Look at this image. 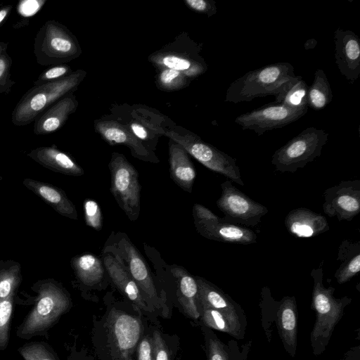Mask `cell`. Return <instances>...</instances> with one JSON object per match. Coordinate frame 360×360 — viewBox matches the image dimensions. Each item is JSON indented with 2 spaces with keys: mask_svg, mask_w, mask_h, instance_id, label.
<instances>
[{
  "mask_svg": "<svg viewBox=\"0 0 360 360\" xmlns=\"http://www.w3.org/2000/svg\"><path fill=\"white\" fill-rule=\"evenodd\" d=\"M295 76L293 66L288 62H278L249 71L230 84L225 101L238 103L259 97L277 96Z\"/></svg>",
  "mask_w": 360,
  "mask_h": 360,
  "instance_id": "obj_1",
  "label": "cell"
},
{
  "mask_svg": "<svg viewBox=\"0 0 360 360\" xmlns=\"http://www.w3.org/2000/svg\"><path fill=\"white\" fill-rule=\"evenodd\" d=\"M86 75L84 70H77L60 80L33 86L22 95L13 110L11 122L22 127L34 122L57 101L73 94Z\"/></svg>",
  "mask_w": 360,
  "mask_h": 360,
  "instance_id": "obj_2",
  "label": "cell"
},
{
  "mask_svg": "<svg viewBox=\"0 0 360 360\" xmlns=\"http://www.w3.org/2000/svg\"><path fill=\"white\" fill-rule=\"evenodd\" d=\"M310 275L314 280L312 304L316 314L311 342L314 353L318 355L325 349L345 307L351 300L347 297L335 298L333 296L335 288L324 287L322 266L313 269Z\"/></svg>",
  "mask_w": 360,
  "mask_h": 360,
  "instance_id": "obj_3",
  "label": "cell"
},
{
  "mask_svg": "<svg viewBox=\"0 0 360 360\" xmlns=\"http://www.w3.org/2000/svg\"><path fill=\"white\" fill-rule=\"evenodd\" d=\"M82 49L76 37L62 23L46 21L39 29L34 41V54L41 66L65 64L78 58Z\"/></svg>",
  "mask_w": 360,
  "mask_h": 360,
  "instance_id": "obj_4",
  "label": "cell"
},
{
  "mask_svg": "<svg viewBox=\"0 0 360 360\" xmlns=\"http://www.w3.org/2000/svg\"><path fill=\"white\" fill-rule=\"evenodd\" d=\"M104 248L112 252L122 262L138 285L150 309L160 308L162 297L159 295L148 263L124 233H112Z\"/></svg>",
  "mask_w": 360,
  "mask_h": 360,
  "instance_id": "obj_5",
  "label": "cell"
},
{
  "mask_svg": "<svg viewBox=\"0 0 360 360\" xmlns=\"http://www.w3.org/2000/svg\"><path fill=\"white\" fill-rule=\"evenodd\" d=\"M165 136L180 144L190 155L209 169L244 186L236 158L204 141L198 135L178 126L168 129Z\"/></svg>",
  "mask_w": 360,
  "mask_h": 360,
  "instance_id": "obj_6",
  "label": "cell"
},
{
  "mask_svg": "<svg viewBox=\"0 0 360 360\" xmlns=\"http://www.w3.org/2000/svg\"><path fill=\"white\" fill-rule=\"evenodd\" d=\"M328 138L323 129L308 127L276 150L271 163L278 172L295 173L321 155Z\"/></svg>",
  "mask_w": 360,
  "mask_h": 360,
  "instance_id": "obj_7",
  "label": "cell"
},
{
  "mask_svg": "<svg viewBox=\"0 0 360 360\" xmlns=\"http://www.w3.org/2000/svg\"><path fill=\"white\" fill-rule=\"evenodd\" d=\"M108 168L112 195L128 219L136 221L141 210L138 172L123 154L117 152L112 153Z\"/></svg>",
  "mask_w": 360,
  "mask_h": 360,
  "instance_id": "obj_8",
  "label": "cell"
},
{
  "mask_svg": "<svg viewBox=\"0 0 360 360\" xmlns=\"http://www.w3.org/2000/svg\"><path fill=\"white\" fill-rule=\"evenodd\" d=\"M221 195L217 201V207L224 213L225 221L242 226H255L268 209L236 188L232 181L221 184Z\"/></svg>",
  "mask_w": 360,
  "mask_h": 360,
  "instance_id": "obj_9",
  "label": "cell"
},
{
  "mask_svg": "<svg viewBox=\"0 0 360 360\" xmlns=\"http://www.w3.org/2000/svg\"><path fill=\"white\" fill-rule=\"evenodd\" d=\"M69 305V297L60 288L50 283L43 285L36 305L21 326L19 333L27 335L44 330L68 309Z\"/></svg>",
  "mask_w": 360,
  "mask_h": 360,
  "instance_id": "obj_10",
  "label": "cell"
},
{
  "mask_svg": "<svg viewBox=\"0 0 360 360\" xmlns=\"http://www.w3.org/2000/svg\"><path fill=\"white\" fill-rule=\"evenodd\" d=\"M307 110L292 108L274 102L240 115L236 117L235 122L243 130H252L261 136L267 131L281 128L299 120Z\"/></svg>",
  "mask_w": 360,
  "mask_h": 360,
  "instance_id": "obj_11",
  "label": "cell"
},
{
  "mask_svg": "<svg viewBox=\"0 0 360 360\" xmlns=\"http://www.w3.org/2000/svg\"><path fill=\"white\" fill-rule=\"evenodd\" d=\"M323 210L330 217L352 221L360 212V180L342 181L326 188Z\"/></svg>",
  "mask_w": 360,
  "mask_h": 360,
  "instance_id": "obj_12",
  "label": "cell"
},
{
  "mask_svg": "<svg viewBox=\"0 0 360 360\" xmlns=\"http://www.w3.org/2000/svg\"><path fill=\"white\" fill-rule=\"evenodd\" d=\"M201 46L189 51H177L173 47L169 49L167 46L151 54L148 59L158 70H174L193 79L207 70L205 60L199 54Z\"/></svg>",
  "mask_w": 360,
  "mask_h": 360,
  "instance_id": "obj_13",
  "label": "cell"
},
{
  "mask_svg": "<svg viewBox=\"0 0 360 360\" xmlns=\"http://www.w3.org/2000/svg\"><path fill=\"white\" fill-rule=\"evenodd\" d=\"M94 129L110 145L120 144L128 147L135 158L151 163L160 162L155 152L148 149L125 125L115 119L96 120Z\"/></svg>",
  "mask_w": 360,
  "mask_h": 360,
  "instance_id": "obj_14",
  "label": "cell"
},
{
  "mask_svg": "<svg viewBox=\"0 0 360 360\" xmlns=\"http://www.w3.org/2000/svg\"><path fill=\"white\" fill-rule=\"evenodd\" d=\"M334 42L337 67L341 75L353 84L360 75V39L352 31L338 27Z\"/></svg>",
  "mask_w": 360,
  "mask_h": 360,
  "instance_id": "obj_15",
  "label": "cell"
},
{
  "mask_svg": "<svg viewBox=\"0 0 360 360\" xmlns=\"http://www.w3.org/2000/svg\"><path fill=\"white\" fill-rule=\"evenodd\" d=\"M101 259L107 275L115 287L137 308L150 310L138 285L119 259L112 252L103 248Z\"/></svg>",
  "mask_w": 360,
  "mask_h": 360,
  "instance_id": "obj_16",
  "label": "cell"
},
{
  "mask_svg": "<svg viewBox=\"0 0 360 360\" xmlns=\"http://www.w3.org/2000/svg\"><path fill=\"white\" fill-rule=\"evenodd\" d=\"M110 316L112 342L122 359L130 360L140 337V322L135 317L122 311H113Z\"/></svg>",
  "mask_w": 360,
  "mask_h": 360,
  "instance_id": "obj_17",
  "label": "cell"
},
{
  "mask_svg": "<svg viewBox=\"0 0 360 360\" xmlns=\"http://www.w3.org/2000/svg\"><path fill=\"white\" fill-rule=\"evenodd\" d=\"M194 224L198 233L210 240L243 245L257 242V235L252 229L229 223L223 218Z\"/></svg>",
  "mask_w": 360,
  "mask_h": 360,
  "instance_id": "obj_18",
  "label": "cell"
},
{
  "mask_svg": "<svg viewBox=\"0 0 360 360\" xmlns=\"http://www.w3.org/2000/svg\"><path fill=\"white\" fill-rule=\"evenodd\" d=\"M77 107L78 101L73 94L61 98L36 118L34 121V133L36 135H47L56 132L62 128Z\"/></svg>",
  "mask_w": 360,
  "mask_h": 360,
  "instance_id": "obj_19",
  "label": "cell"
},
{
  "mask_svg": "<svg viewBox=\"0 0 360 360\" xmlns=\"http://www.w3.org/2000/svg\"><path fill=\"white\" fill-rule=\"evenodd\" d=\"M284 224L288 232L297 238L314 237L330 229L324 216L305 207L290 211Z\"/></svg>",
  "mask_w": 360,
  "mask_h": 360,
  "instance_id": "obj_20",
  "label": "cell"
},
{
  "mask_svg": "<svg viewBox=\"0 0 360 360\" xmlns=\"http://www.w3.org/2000/svg\"><path fill=\"white\" fill-rule=\"evenodd\" d=\"M168 269L176 283L177 299L184 311L189 317L197 319L200 313L198 288L195 276L179 265H168Z\"/></svg>",
  "mask_w": 360,
  "mask_h": 360,
  "instance_id": "obj_21",
  "label": "cell"
},
{
  "mask_svg": "<svg viewBox=\"0 0 360 360\" xmlns=\"http://www.w3.org/2000/svg\"><path fill=\"white\" fill-rule=\"evenodd\" d=\"M170 177L181 189L191 193L196 172L189 154L179 143L169 141Z\"/></svg>",
  "mask_w": 360,
  "mask_h": 360,
  "instance_id": "obj_22",
  "label": "cell"
},
{
  "mask_svg": "<svg viewBox=\"0 0 360 360\" xmlns=\"http://www.w3.org/2000/svg\"><path fill=\"white\" fill-rule=\"evenodd\" d=\"M28 156L39 164L56 172L71 176H82L83 169L68 154L55 146L38 147Z\"/></svg>",
  "mask_w": 360,
  "mask_h": 360,
  "instance_id": "obj_23",
  "label": "cell"
},
{
  "mask_svg": "<svg viewBox=\"0 0 360 360\" xmlns=\"http://www.w3.org/2000/svg\"><path fill=\"white\" fill-rule=\"evenodd\" d=\"M198 288L200 308H210L238 316L237 304L226 294L204 278L195 276Z\"/></svg>",
  "mask_w": 360,
  "mask_h": 360,
  "instance_id": "obj_24",
  "label": "cell"
},
{
  "mask_svg": "<svg viewBox=\"0 0 360 360\" xmlns=\"http://www.w3.org/2000/svg\"><path fill=\"white\" fill-rule=\"evenodd\" d=\"M278 326L286 350L294 356L297 345V309L294 297H285L278 311Z\"/></svg>",
  "mask_w": 360,
  "mask_h": 360,
  "instance_id": "obj_25",
  "label": "cell"
},
{
  "mask_svg": "<svg viewBox=\"0 0 360 360\" xmlns=\"http://www.w3.org/2000/svg\"><path fill=\"white\" fill-rule=\"evenodd\" d=\"M337 260L340 264L335 278L339 284H343L360 271V241L343 240L338 248Z\"/></svg>",
  "mask_w": 360,
  "mask_h": 360,
  "instance_id": "obj_26",
  "label": "cell"
},
{
  "mask_svg": "<svg viewBox=\"0 0 360 360\" xmlns=\"http://www.w3.org/2000/svg\"><path fill=\"white\" fill-rule=\"evenodd\" d=\"M24 184L40 195L60 214L70 219H77L75 207L61 190L30 179H26Z\"/></svg>",
  "mask_w": 360,
  "mask_h": 360,
  "instance_id": "obj_27",
  "label": "cell"
},
{
  "mask_svg": "<svg viewBox=\"0 0 360 360\" xmlns=\"http://www.w3.org/2000/svg\"><path fill=\"white\" fill-rule=\"evenodd\" d=\"M78 279L85 285L94 286L101 283L107 274L101 258L93 254H84L72 260Z\"/></svg>",
  "mask_w": 360,
  "mask_h": 360,
  "instance_id": "obj_28",
  "label": "cell"
},
{
  "mask_svg": "<svg viewBox=\"0 0 360 360\" xmlns=\"http://www.w3.org/2000/svg\"><path fill=\"white\" fill-rule=\"evenodd\" d=\"M332 98L333 92L327 76L322 69H317L313 82L308 88L307 106L320 110L326 108Z\"/></svg>",
  "mask_w": 360,
  "mask_h": 360,
  "instance_id": "obj_29",
  "label": "cell"
},
{
  "mask_svg": "<svg viewBox=\"0 0 360 360\" xmlns=\"http://www.w3.org/2000/svg\"><path fill=\"white\" fill-rule=\"evenodd\" d=\"M202 319L208 327L238 336L241 331L239 316H232L210 308H200Z\"/></svg>",
  "mask_w": 360,
  "mask_h": 360,
  "instance_id": "obj_30",
  "label": "cell"
},
{
  "mask_svg": "<svg viewBox=\"0 0 360 360\" xmlns=\"http://www.w3.org/2000/svg\"><path fill=\"white\" fill-rule=\"evenodd\" d=\"M306 82L301 76L295 77L288 84L285 89L276 96V103H281L292 108H308Z\"/></svg>",
  "mask_w": 360,
  "mask_h": 360,
  "instance_id": "obj_31",
  "label": "cell"
},
{
  "mask_svg": "<svg viewBox=\"0 0 360 360\" xmlns=\"http://www.w3.org/2000/svg\"><path fill=\"white\" fill-rule=\"evenodd\" d=\"M155 76V84L158 88L165 91H173L188 86L191 79L183 73L172 70H158Z\"/></svg>",
  "mask_w": 360,
  "mask_h": 360,
  "instance_id": "obj_32",
  "label": "cell"
},
{
  "mask_svg": "<svg viewBox=\"0 0 360 360\" xmlns=\"http://www.w3.org/2000/svg\"><path fill=\"white\" fill-rule=\"evenodd\" d=\"M72 72L71 68L66 64L50 66L44 70L33 82L34 86H39L60 80Z\"/></svg>",
  "mask_w": 360,
  "mask_h": 360,
  "instance_id": "obj_33",
  "label": "cell"
},
{
  "mask_svg": "<svg viewBox=\"0 0 360 360\" xmlns=\"http://www.w3.org/2000/svg\"><path fill=\"white\" fill-rule=\"evenodd\" d=\"M13 311V296L0 301V347H5L8 339V327Z\"/></svg>",
  "mask_w": 360,
  "mask_h": 360,
  "instance_id": "obj_34",
  "label": "cell"
},
{
  "mask_svg": "<svg viewBox=\"0 0 360 360\" xmlns=\"http://www.w3.org/2000/svg\"><path fill=\"white\" fill-rule=\"evenodd\" d=\"M13 60L7 52L0 56V94H9L15 82L11 79Z\"/></svg>",
  "mask_w": 360,
  "mask_h": 360,
  "instance_id": "obj_35",
  "label": "cell"
},
{
  "mask_svg": "<svg viewBox=\"0 0 360 360\" xmlns=\"http://www.w3.org/2000/svg\"><path fill=\"white\" fill-rule=\"evenodd\" d=\"M84 219L87 226L100 231L103 226V217L99 205L93 199L84 202Z\"/></svg>",
  "mask_w": 360,
  "mask_h": 360,
  "instance_id": "obj_36",
  "label": "cell"
},
{
  "mask_svg": "<svg viewBox=\"0 0 360 360\" xmlns=\"http://www.w3.org/2000/svg\"><path fill=\"white\" fill-rule=\"evenodd\" d=\"M20 351L25 360H56L52 354L41 345H27Z\"/></svg>",
  "mask_w": 360,
  "mask_h": 360,
  "instance_id": "obj_37",
  "label": "cell"
},
{
  "mask_svg": "<svg viewBox=\"0 0 360 360\" xmlns=\"http://www.w3.org/2000/svg\"><path fill=\"white\" fill-rule=\"evenodd\" d=\"M186 6L196 13L211 17L217 13L216 3L213 0H186Z\"/></svg>",
  "mask_w": 360,
  "mask_h": 360,
  "instance_id": "obj_38",
  "label": "cell"
},
{
  "mask_svg": "<svg viewBox=\"0 0 360 360\" xmlns=\"http://www.w3.org/2000/svg\"><path fill=\"white\" fill-rule=\"evenodd\" d=\"M152 341L153 360H170L168 348L158 330L153 332Z\"/></svg>",
  "mask_w": 360,
  "mask_h": 360,
  "instance_id": "obj_39",
  "label": "cell"
},
{
  "mask_svg": "<svg viewBox=\"0 0 360 360\" xmlns=\"http://www.w3.org/2000/svg\"><path fill=\"white\" fill-rule=\"evenodd\" d=\"M17 284V276L12 272H6L0 276V301L12 295Z\"/></svg>",
  "mask_w": 360,
  "mask_h": 360,
  "instance_id": "obj_40",
  "label": "cell"
},
{
  "mask_svg": "<svg viewBox=\"0 0 360 360\" xmlns=\"http://www.w3.org/2000/svg\"><path fill=\"white\" fill-rule=\"evenodd\" d=\"M46 0L42 1H22L18 5V12L24 17H30L37 13Z\"/></svg>",
  "mask_w": 360,
  "mask_h": 360,
  "instance_id": "obj_41",
  "label": "cell"
},
{
  "mask_svg": "<svg viewBox=\"0 0 360 360\" xmlns=\"http://www.w3.org/2000/svg\"><path fill=\"white\" fill-rule=\"evenodd\" d=\"M208 345V360H229L227 354L219 340L210 339Z\"/></svg>",
  "mask_w": 360,
  "mask_h": 360,
  "instance_id": "obj_42",
  "label": "cell"
},
{
  "mask_svg": "<svg viewBox=\"0 0 360 360\" xmlns=\"http://www.w3.org/2000/svg\"><path fill=\"white\" fill-rule=\"evenodd\" d=\"M193 216L194 222L215 220L219 218V217L214 214L210 210L198 203L193 205Z\"/></svg>",
  "mask_w": 360,
  "mask_h": 360,
  "instance_id": "obj_43",
  "label": "cell"
},
{
  "mask_svg": "<svg viewBox=\"0 0 360 360\" xmlns=\"http://www.w3.org/2000/svg\"><path fill=\"white\" fill-rule=\"evenodd\" d=\"M138 360H153L152 338L146 336L139 343Z\"/></svg>",
  "mask_w": 360,
  "mask_h": 360,
  "instance_id": "obj_44",
  "label": "cell"
},
{
  "mask_svg": "<svg viewBox=\"0 0 360 360\" xmlns=\"http://www.w3.org/2000/svg\"><path fill=\"white\" fill-rule=\"evenodd\" d=\"M12 8V4L4 5L0 7V28L8 18Z\"/></svg>",
  "mask_w": 360,
  "mask_h": 360,
  "instance_id": "obj_45",
  "label": "cell"
},
{
  "mask_svg": "<svg viewBox=\"0 0 360 360\" xmlns=\"http://www.w3.org/2000/svg\"><path fill=\"white\" fill-rule=\"evenodd\" d=\"M8 42H4V41H2L1 39H0V56L4 54V53L7 52V49H8Z\"/></svg>",
  "mask_w": 360,
  "mask_h": 360,
  "instance_id": "obj_46",
  "label": "cell"
},
{
  "mask_svg": "<svg viewBox=\"0 0 360 360\" xmlns=\"http://www.w3.org/2000/svg\"><path fill=\"white\" fill-rule=\"evenodd\" d=\"M0 120H1V113H0Z\"/></svg>",
  "mask_w": 360,
  "mask_h": 360,
  "instance_id": "obj_47",
  "label": "cell"
}]
</instances>
